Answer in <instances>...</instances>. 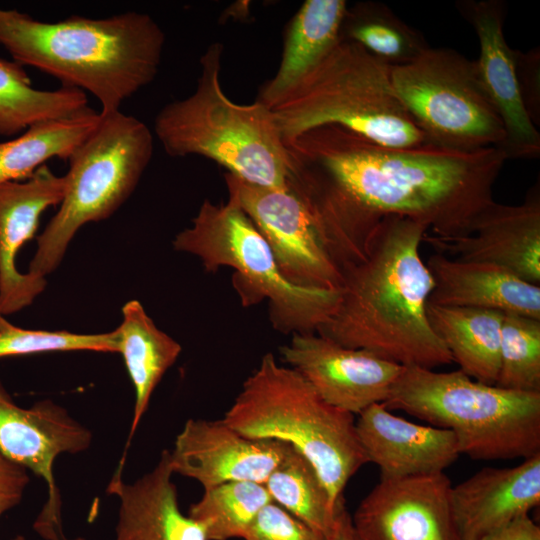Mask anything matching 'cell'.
<instances>
[{
    "label": "cell",
    "mask_w": 540,
    "mask_h": 540,
    "mask_svg": "<svg viewBox=\"0 0 540 540\" xmlns=\"http://www.w3.org/2000/svg\"><path fill=\"white\" fill-rule=\"evenodd\" d=\"M438 253L487 263L540 284V195L532 188L518 205L493 201L473 221L466 236L443 239L425 234Z\"/></svg>",
    "instance_id": "17"
},
{
    "label": "cell",
    "mask_w": 540,
    "mask_h": 540,
    "mask_svg": "<svg viewBox=\"0 0 540 540\" xmlns=\"http://www.w3.org/2000/svg\"><path fill=\"white\" fill-rule=\"evenodd\" d=\"M118 467L107 492L119 499L115 540H207L203 528L182 513L169 450L149 472L127 483Z\"/></svg>",
    "instance_id": "21"
},
{
    "label": "cell",
    "mask_w": 540,
    "mask_h": 540,
    "mask_svg": "<svg viewBox=\"0 0 540 540\" xmlns=\"http://www.w3.org/2000/svg\"><path fill=\"white\" fill-rule=\"evenodd\" d=\"M429 323L463 373L495 385L499 371L503 312L427 302Z\"/></svg>",
    "instance_id": "25"
},
{
    "label": "cell",
    "mask_w": 540,
    "mask_h": 540,
    "mask_svg": "<svg viewBox=\"0 0 540 540\" xmlns=\"http://www.w3.org/2000/svg\"><path fill=\"white\" fill-rule=\"evenodd\" d=\"M11 540H26V539L23 536L18 535V536L14 537ZM59 540H86V539L82 538V537H77V538H73V539H68V538L64 537V538H61Z\"/></svg>",
    "instance_id": "38"
},
{
    "label": "cell",
    "mask_w": 540,
    "mask_h": 540,
    "mask_svg": "<svg viewBox=\"0 0 540 540\" xmlns=\"http://www.w3.org/2000/svg\"><path fill=\"white\" fill-rule=\"evenodd\" d=\"M286 146L327 199L367 235L396 215L425 224L439 238L466 236L494 201L492 189L507 161L497 147L392 148L335 125L307 131Z\"/></svg>",
    "instance_id": "1"
},
{
    "label": "cell",
    "mask_w": 540,
    "mask_h": 540,
    "mask_svg": "<svg viewBox=\"0 0 540 540\" xmlns=\"http://www.w3.org/2000/svg\"><path fill=\"white\" fill-rule=\"evenodd\" d=\"M122 322L116 329L119 353L122 354L135 389V404L125 452L119 465L124 466L126 450L146 412L151 396L167 370L176 362L181 345L161 331L137 300L122 308Z\"/></svg>",
    "instance_id": "24"
},
{
    "label": "cell",
    "mask_w": 540,
    "mask_h": 540,
    "mask_svg": "<svg viewBox=\"0 0 540 540\" xmlns=\"http://www.w3.org/2000/svg\"><path fill=\"white\" fill-rule=\"evenodd\" d=\"M101 120L89 106L63 118L30 126L18 137L0 142V185L22 181L52 158L68 160Z\"/></svg>",
    "instance_id": "26"
},
{
    "label": "cell",
    "mask_w": 540,
    "mask_h": 540,
    "mask_svg": "<svg viewBox=\"0 0 540 540\" xmlns=\"http://www.w3.org/2000/svg\"><path fill=\"white\" fill-rule=\"evenodd\" d=\"M243 540H327V536L270 502L259 512Z\"/></svg>",
    "instance_id": "33"
},
{
    "label": "cell",
    "mask_w": 540,
    "mask_h": 540,
    "mask_svg": "<svg viewBox=\"0 0 540 540\" xmlns=\"http://www.w3.org/2000/svg\"><path fill=\"white\" fill-rule=\"evenodd\" d=\"M91 135L69 157L59 210L38 236L28 273L45 278L61 263L77 231L110 217L130 197L153 155L148 126L120 110L101 114Z\"/></svg>",
    "instance_id": "9"
},
{
    "label": "cell",
    "mask_w": 540,
    "mask_h": 540,
    "mask_svg": "<svg viewBox=\"0 0 540 540\" xmlns=\"http://www.w3.org/2000/svg\"><path fill=\"white\" fill-rule=\"evenodd\" d=\"M272 501L328 537L344 498L334 504L310 461L290 445L264 482Z\"/></svg>",
    "instance_id": "28"
},
{
    "label": "cell",
    "mask_w": 540,
    "mask_h": 540,
    "mask_svg": "<svg viewBox=\"0 0 540 540\" xmlns=\"http://www.w3.org/2000/svg\"><path fill=\"white\" fill-rule=\"evenodd\" d=\"M290 445L242 435L222 419H189L170 451L174 474L197 481L203 489L232 481L262 483Z\"/></svg>",
    "instance_id": "16"
},
{
    "label": "cell",
    "mask_w": 540,
    "mask_h": 540,
    "mask_svg": "<svg viewBox=\"0 0 540 540\" xmlns=\"http://www.w3.org/2000/svg\"><path fill=\"white\" fill-rule=\"evenodd\" d=\"M188 516L204 530L207 540L243 539L259 512L273 502L262 483L232 481L203 489Z\"/></svg>",
    "instance_id": "30"
},
{
    "label": "cell",
    "mask_w": 540,
    "mask_h": 540,
    "mask_svg": "<svg viewBox=\"0 0 540 540\" xmlns=\"http://www.w3.org/2000/svg\"><path fill=\"white\" fill-rule=\"evenodd\" d=\"M341 38L357 43L394 67L409 63L429 48L424 35L381 3H364L347 10Z\"/></svg>",
    "instance_id": "29"
},
{
    "label": "cell",
    "mask_w": 540,
    "mask_h": 540,
    "mask_svg": "<svg viewBox=\"0 0 540 540\" xmlns=\"http://www.w3.org/2000/svg\"><path fill=\"white\" fill-rule=\"evenodd\" d=\"M482 540H540V527L527 515Z\"/></svg>",
    "instance_id": "36"
},
{
    "label": "cell",
    "mask_w": 540,
    "mask_h": 540,
    "mask_svg": "<svg viewBox=\"0 0 540 540\" xmlns=\"http://www.w3.org/2000/svg\"><path fill=\"white\" fill-rule=\"evenodd\" d=\"M27 471L0 453V516L20 503L29 483Z\"/></svg>",
    "instance_id": "35"
},
{
    "label": "cell",
    "mask_w": 540,
    "mask_h": 540,
    "mask_svg": "<svg viewBox=\"0 0 540 540\" xmlns=\"http://www.w3.org/2000/svg\"><path fill=\"white\" fill-rule=\"evenodd\" d=\"M427 230L406 217H384L364 258L344 270L337 308L316 333L402 366L433 369L452 363L426 312L434 288L420 256Z\"/></svg>",
    "instance_id": "2"
},
{
    "label": "cell",
    "mask_w": 540,
    "mask_h": 540,
    "mask_svg": "<svg viewBox=\"0 0 540 540\" xmlns=\"http://www.w3.org/2000/svg\"><path fill=\"white\" fill-rule=\"evenodd\" d=\"M434 280L428 302L515 313L540 320V286L498 266L436 253L426 264Z\"/></svg>",
    "instance_id": "22"
},
{
    "label": "cell",
    "mask_w": 540,
    "mask_h": 540,
    "mask_svg": "<svg viewBox=\"0 0 540 540\" xmlns=\"http://www.w3.org/2000/svg\"><path fill=\"white\" fill-rule=\"evenodd\" d=\"M383 404L452 431L460 454L473 459L540 453V392L484 384L461 370L403 366Z\"/></svg>",
    "instance_id": "7"
},
{
    "label": "cell",
    "mask_w": 540,
    "mask_h": 540,
    "mask_svg": "<svg viewBox=\"0 0 540 540\" xmlns=\"http://www.w3.org/2000/svg\"><path fill=\"white\" fill-rule=\"evenodd\" d=\"M455 6L478 38L480 52L475 61L483 87L504 128L501 150L507 160L539 157L540 134L522 98L515 50L508 45L504 35V2L462 0Z\"/></svg>",
    "instance_id": "15"
},
{
    "label": "cell",
    "mask_w": 540,
    "mask_h": 540,
    "mask_svg": "<svg viewBox=\"0 0 540 540\" xmlns=\"http://www.w3.org/2000/svg\"><path fill=\"white\" fill-rule=\"evenodd\" d=\"M354 529L352 525L351 515L343 506L337 516L335 525L327 540H353Z\"/></svg>",
    "instance_id": "37"
},
{
    "label": "cell",
    "mask_w": 540,
    "mask_h": 540,
    "mask_svg": "<svg viewBox=\"0 0 540 540\" xmlns=\"http://www.w3.org/2000/svg\"><path fill=\"white\" fill-rule=\"evenodd\" d=\"M443 472L380 479L351 516L363 540H461Z\"/></svg>",
    "instance_id": "13"
},
{
    "label": "cell",
    "mask_w": 540,
    "mask_h": 540,
    "mask_svg": "<svg viewBox=\"0 0 540 540\" xmlns=\"http://www.w3.org/2000/svg\"><path fill=\"white\" fill-rule=\"evenodd\" d=\"M87 107L85 92L64 86L52 91L35 89L22 65L0 58V136L21 134L36 123L71 116Z\"/></svg>",
    "instance_id": "27"
},
{
    "label": "cell",
    "mask_w": 540,
    "mask_h": 540,
    "mask_svg": "<svg viewBox=\"0 0 540 540\" xmlns=\"http://www.w3.org/2000/svg\"><path fill=\"white\" fill-rule=\"evenodd\" d=\"M280 355L283 363L298 371L327 403L353 415L383 403L403 368L317 333L293 334L280 348Z\"/></svg>",
    "instance_id": "14"
},
{
    "label": "cell",
    "mask_w": 540,
    "mask_h": 540,
    "mask_svg": "<svg viewBox=\"0 0 540 540\" xmlns=\"http://www.w3.org/2000/svg\"><path fill=\"white\" fill-rule=\"evenodd\" d=\"M164 44L162 28L146 13L72 16L50 23L0 8V45L14 61L55 77L64 87L91 93L103 115L119 111L155 79Z\"/></svg>",
    "instance_id": "3"
},
{
    "label": "cell",
    "mask_w": 540,
    "mask_h": 540,
    "mask_svg": "<svg viewBox=\"0 0 540 540\" xmlns=\"http://www.w3.org/2000/svg\"><path fill=\"white\" fill-rule=\"evenodd\" d=\"M222 420L244 436L285 442L315 468L336 505L366 463L355 415L327 403L295 369L265 354Z\"/></svg>",
    "instance_id": "5"
},
{
    "label": "cell",
    "mask_w": 540,
    "mask_h": 540,
    "mask_svg": "<svg viewBox=\"0 0 540 540\" xmlns=\"http://www.w3.org/2000/svg\"><path fill=\"white\" fill-rule=\"evenodd\" d=\"M497 387L540 392V320L503 313Z\"/></svg>",
    "instance_id": "31"
},
{
    "label": "cell",
    "mask_w": 540,
    "mask_h": 540,
    "mask_svg": "<svg viewBox=\"0 0 540 540\" xmlns=\"http://www.w3.org/2000/svg\"><path fill=\"white\" fill-rule=\"evenodd\" d=\"M391 81L427 144L462 152L501 149L504 128L475 60L450 48L429 47L409 63L391 67Z\"/></svg>",
    "instance_id": "10"
},
{
    "label": "cell",
    "mask_w": 540,
    "mask_h": 540,
    "mask_svg": "<svg viewBox=\"0 0 540 540\" xmlns=\"http://www.w3.org/2000/svg\"><path fill=\"white\" fill-rule=\"evenodd\" d=\"M4 319H5L4 316L0 312V324L3 322Z\"/></svg>",
    "instance_id": "40"
},
{
    "label": "cell",
    "mask_w": 540,
    "mask_h": 540,
    "mask_svg": "<svg viewBox=\"0 0 540 540\" xmlns=\"http://www.w3.org/2000/svg\"><path fill=\"white\" fill-rule=\"evenodd\" d=\"M348 10L345 0H307L290 21L281 62L259 92L258 101L273 108L339 42Z\"/></svg>",
    "instance_id": "23"
},
{
    "label": "cell",
    "mask_w": 540,
    "mask_h": 540,
    "mask_svg": "<svg viewBox=\"0 0 540 540\" xmlns=\"http://www.w3.org/2000/svg\"><path fill=\"white\" fill-rule=\"evenodd\" d=\"M54 351L119 352L118 332L116 329L100 334L29 330L16 327L6 319L0 324V358Z\"/></svg>",
    "instance_id": "32"
},
{
    "label": "cell",
    "mask_w": 540,
    "mask_h": 540,
    "mask_svg": "<svg viewBox=\"0 0 540 540\" xmlns=\"http://www.w3.org/2000/svg\"><path fill=\"white\" fill-rule=\"evenodd\" d=\"M173 246L198 257L207 271L232 268L243 305L267 301L280 332L316 333L337 308L340 290L301 287L285 278L265 238L230 198L219 204L204 200Z\"/></svg>",
    "instance_id": "8"
},
{
    "label": "cell",
    "mask_w": 540,
    "mask_h": 540,
    "mask_svg": "<svg viewBox=\"0 0 540 540\" xmlns=\"http://www.w3.org/2000/svg\"><path fill=\"white\" fill-rule=\"evenodd\" d=\"M461 540H482L540 503V453L509 468L486 467L451 488Z\"/></svg>",
    "instance_id": "20"
},
{
    "label": "cell",
    "mask_w": 540,
    "mask_h": 540,
    "mask_svg": "<svg viewBox=\"0 0 540 540\" xmlns=\"http://www.w3.org/2000/svg\"><path fill=\"white\" fill-rule=\"evenodd\" d=\"M356 430L367 461L379 467L381 479L443 472L460 455L452 431L410 422L383 403L359 413Z\"/></svg>",
    "instance_id": "19"
},
{
    "label": "cell",
    "mask_w": 540,
    "mask_h": 540,
    "mask_svg": "<svg viewBox=\"0 0 540 540\" xmlns=\"http://www.w3.org/2000/svg\"><path fill=\"white\" fill-rule=\"evenodd\" d=\"M271 110L285 144L328 125L392 148L427 144L395 94L391 66L342 38Z\"/></svg>",
    "instance_id": "6"
},
{
    "label": "cell",
    "mask_w": 540,
    "mask_h": 540,
    "mask_svg": "<svg viewBox=\"0 0 540 540\" xmlns=\"http://www.w3.org/2000/svg\"><path fill=\"white\" fill-rule=\"evenodd\" d=\"M222 56L223 44L209 45L195 90L157 113L154 133L171 157L202 156L250 184L286 188L295 164L274 114L258 100L238 104L227 97L220 83Z\"/></svg>",
    "instance_id": "4"
},
{
    "label": "cell",
    "mask_w": 540,
    "mask_h": 540,
    "mask_svg": "<svg viewBox=\"0 0 540 540\" xmlns=\"http://www.w3.org/2000/svg\"><path fill=\"white\" fill-rule=\"evenodd\" d=\"M353 540H363L362 538H360L354 531V537H353Z\"/></svg>",
    "instance_id": "39"
},
{
    "label": "cell",
    "mask_w": 540,
    "mask_h": 540,
    "mask_svg": "<svg viewBox=\"0 0 540 540\" xmlns=\"http://www.w3.org/2000/svg\"><path fill=\"white\" fill-rule=\"evenodd\" d=\"M517 77L526 110L535 125L540 119V54L515 50Z\"/></svg>",
    "instance_id": "34"
},
{
    "label": "cell",
    "mask_w": 540,
    "mask_h": 540,
    "mask_svg": "<svg viewBox=\"0 0 540 540\" xmlns=\"http://www.w3.org/2000/svg\"><path fill=\"white\" fill-rule=\"evenodd\" d=\"M65 191V176L54 174L45 164L24 181L0 185V312L3 316L30 305L46 287L45 278L17 270L16 255L34 237L41 214L59 205Z\"/></svg>",
    "instance_id": "18"
},
{
    "label": "cell",
    "mask_w": 540,
    "mask_h": 540,
    "mask_svg": "<svg viewBox=\"0 0 540 540\" xmlns=\"http://www.w3.org/2000/svg\"><path fill=\"white\" fill-rule=\"evenodd\" d=\"M228 198L250 218L291 283L340 290L345 262L315 196L296 174L283 189L261 187L225 173Z\"/></svg>",
    "instance_id": "11"
},
{
    "label": "cell",
    "mask_w": 540,
    "mask_h": 540,
    "mask_svg": "<svg viewBox=\"0 0 540 540\" xmlns=\"http://www.w3.org/2000/svg\"><path fill=\"white\" fill-rule=\"evenodd\" d=\"M91 442V431L65 408L51 400L22 408L0 382V453L45 481L48 498L33 525L45 540L65 537L62 500L54 476L55 460L63 453L82 452Z\"/></svg>",
    "instance_id": "12"
}]
</instances>
